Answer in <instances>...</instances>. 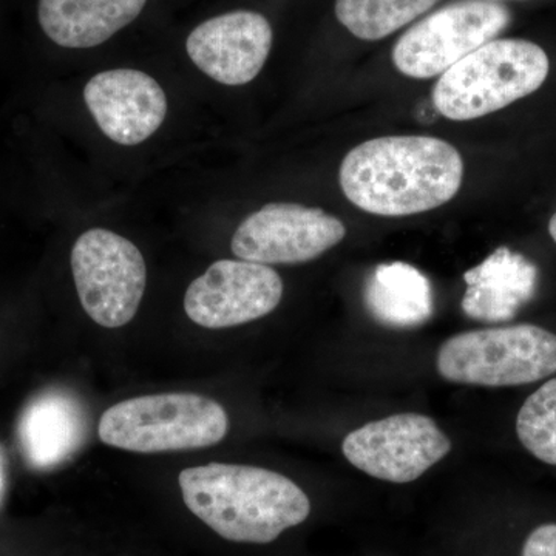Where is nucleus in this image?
<instances>
[{
	"instance_id": "13",
	"label": "nucleus",
	"mask_w": 556,
	"mask_h": 556,
	"mask_svg": "<svg viewBox=\"0 0 556 556\" xmlns=\"http://www.w3.org/2000/svg\"><path fill=\"white\" fill-rule=\"evenodd\" d=\"M89 419L83 404L64 390H47L22 412L17 439L25 463L39 471L72 459L86 442Z\"/></svg>"
},
{
	"instance_id": "19",
	"label": "nucleus",
	"mask_w": 556,
	"mask_h": 556,
	"mask_svg": "<svg viewBox=\"0 0 556 556\" xmlns=\"http://www.w3.org/2000/svg\"><path fill=\"white\" fill-rule=\"evenodd\" d=\"M522 556H556V525L538 527L526 540Z\"/></svg>"
},
{
	"instance_id": "4",
	"label": "nucleus",
	"mask_w": 556,
	"mask_h": 556,
	"mask_svg": "<svg viewBox=\"0 0 556 556\" xmlns=\"http://www.w3.org/2000/svg\"><path fill=\"white\" fill-rule=\"evenodd\" d=\"M229 419L212 399L190 393L127 399L105 409L98 434L110 447L135 453L212 447L225 439Z\"/></svg>"
},
{
	"instance_id": "12",
	"label": "nucleus",
	"mask_w": 556,
	"mask_h": 556,
	"mask_svg": "<svg viewBox=\"0 0 556 556\" xmlns=\"http://www.w3.org/2000/svg\"><path fill=\"white\" fill-rule=\"evenodd\" d=\"M84 100L102 134L121 146L141 144L167 115L166 93L139 70L98 73L87 83Z\"/></svg>"
},
{
	"instance_id": "16",
	"label": "nucleus",
	"mask_w": 556,
	"mask_h": 556,
	"mask_svg": "<svg viewBox=\"0 0 556 556\" xmlns=\"http://www.w3.org/2000/svg\"><path fill=\"white\" fill-rule=\"evenodd\" d=\"M364 299L368 313L383 327L416 328L433 316L430 280L408 263L376 266L365 285Z\"/></svg>"
},
{
	"instance_id": "8",
	"label": "nucleus",
	"mask_w": 556,
	"mask_h": 556,
	"mask_svg": "<svg viewBox=\"0 0 556 556\" xmlns=\"http://www.w3.org/2000/svg\"><path fill=\"white\" fill-rule=\"evenodd\" d=\"M342 450L369 477L407 484L444 459L452 442L431 417L405 413L365 424L348 434Z\"/></svg>"
},
{
	"instance_id": "22",
	"label": "nucleus",
	"mask_w": 556,
	"mask_h": 556,
	"mask_svg": "<svg viewBox=\"0 0 556 556\" xmlns=\"http://www.w3.org/2000/svg\"><path fill=\"white\" fill-rule=\"evenodd\" d=\"M492 2H504V0H492Z\"/></svg>"
},
{
	"instance_id": "9",
	"label": "nucleus",
	"mask_w": 556,
	"mask_h": 556,
	"mask_svg": "<svg viewBox=\"0 0 556 556\" xmlns=\"http://www.w3.org/2000/svg\"><path fill=\"white\" fill-rule=\"evenodd\" d=\"M339 218L318 207L273 203L249 215L232 237L237 257L260 265H300L345 239Z\"/></svg>"
},
{
	"instance_id": "11",
	"label": "nucleus",
	"mask_w": 556,
	"mask_h": 556,
	"mask_svg": "<svg viewBox=\"0 0 556 556\" xmlns=\"http://www.w3.org/2000/svg\"><path fill=\"white\" fill-rule=\"evenodd\" d=\"M273 40V27L263 14L229 11L197 25L186 40V51L208 78L244 86L265 67Z\"/></svg>"
},
{
	"instance_id": "6",
	"label": "nucleus",
	"mask_w": 556,
	"mask_h": 556,
	"mask_svg": "<svg viewBox=\"0 0 556 556\" xmlns=\"http://www.w3.org/2000/svg\"><path fill=\"white\" fill-rule=\"evenodd\" d=\"M511 22L510 10L492 0H456L417 22L393 49L394 67L415 79L444 75L448 68L496 39Z\"/></svg>"
},
{
	"instance_id": "20",
	"label": "nucleus",
	"mask_w": 556,
	"mask_h": 556,
	"mask_svg": "<svg viewBox=\"0 0 556 556\" xmlns=\"http://www.w3.org/2000/svg\"><path fill=\"white\" fill-rule=\"evenodd\" d=\"M7 495V459L3 450L0 447V507Z\"/></svg>"
},
{
	"instance_id": "17",
	"label": "nucleus",
	"mask_w": 556,
	"mask_h": 556,
	"mask_svg": "<svg viewBox=\"0 0 556 556\" xmlns=\"http://www.w3.org/2000/svg\"><path fill=\"white\" fill-rule=\"evenodd\" d=\"M441 0H338L336 17L351 35L379 40L412 24Z\"/></svg>"
},
{
	"instance_id": "21",
	"label": "nucleus",
	"mask_w": 556,
	"mask_h": 556,
	"mask_svg": "<svg viewBox=\"0 0 556 556\" xmlns=\"http://www.w3.org/2000/svg\"><path fill=\"white\" fill-rule=\"evenodd\" d=\"M548 233H551L552 239H554L556 243V212L554 217L551 218V222H548Z\"/></svg>"
},
{
	"instance_id": "18",
	"label": "nucleus",
	"mask_w": 556,
	"mask_h": 556,
	"mask_svg": "<svg viewBox=\"0 0 556 556\" xmlns=\"http://www.w3.org/2000/svg\"><path fill=\"white\" fill-rule=\"evenodd\" d=\"M517 433L527 452L556 466V378L527 399L518 413Z\"/></svg>"
},
{
	"instance_id": "14",
	"label": "nucleus",
	"mask_w": 556,
	"mask_h": 556,
	"mask_svg": "<svg viewBox=\"0 0 556 556\" xmlns=\"http://www.w3.org/2000/svg\"><path fill=\"white\" fill-rule=\"evenodd\" d=\"M464 313L473 320L500 324L517 317L535 295L538 268L525 255L501 247L464 274Z\"/></svg>"
},
{
	"instance_id": "7",
	"label": "nucleus",
	"mask_w": 556,
	"mask_h": 556,
	"mask_svg": "<svg viewBox=\"0 0 556 556\" xmlns=\"http://www.w3.org/2000/svg\"><path fill=\"white\" fill-rule=\"evenodd\" d=\"M80 305L104 328H121L137 316L148 283L144 257L131 241L108 229H90L72 249Z\"/></svg>"
},
{
	"instance_id": "10",
	"label": "nucleus",
	"mask_w": 556,
	"mask_h": 556,
	"mask_svg": "<svg viewBox=\"0 0 556 556\" xmlns=\"http://www.w3.org/2000/svg\"><path fill=\"white\" fill-rule=\"evenodd\" d=\"M283 298V281L266 265L218 260L186 291L185 309L200 327H239L268 316Z\"/></svg>"
},
{
	"instance_id": "5",
	"label": "nucleus",
	"mask_w": 556,
	"mask_h": 556,
	"mask_svg": "<svg viewBox=\"0 0 556 556\" xmlns=\"http://www.w3.org/2000/svg\"><path fill=\"white\" fill-rule=\"evenodd\" d=\"M437 365L448 382L527 386L555 375L556 336L535 325L460 332L441 346Z\"/></svg>"
},
{
	"instance_id": "1",
	"label": "nucleus",
	"mask_w": 556,
	"mask_h": 556,
	"mask_svg": "<svg viewBox=\"0 0 556 556\" xmlns=\"http://www.w3.org/2000/svg\"><path fill=\"white\" fill-rule=\"evenodd\" d=\"M464 161L444 139L404 135L369 139L351 150L339 181L354 206L382 217H407L455 199Z\"/></svg>"
},
{
	"instance_id": "2",
	"label": "nucleus",
	"mask_w": 556,
	"mask_h": 556,
	"mask_svg": "<svg viewBox=\"0 0 556 556\" xmlns=\"http://www.w3.org/2000/svg\"><path fill=\"white\" fill-rule=\"evenodd\" d=\"M178 482L189 510L233 543H273L311 514L306 493L266 468L212 463L186 468Z\"/></svg>"
},
{
	"instance_id": "15",
	"label": "nucleus",
	"mask_w": 556,
	"mask_h": 556,
	"mask_svg": "<svg viewBox=\"0 0 556 556\" xmlns=\"http://www.w3.org/2000/svg\"><path fill=\"white\" fill-rule=\"evenodd\" d=\"M148 0H39L42 31L64 49H93L137 20Z\"/></svg>"
},
{
	"instance_id": "3",
	"label": "nucleus",
	"mask_w": 556,
	"mask_h": 556,
	"mask_svg": "<svg viewBox=\"0 0 556 556\" xmlns=\"http://www.w3.org/2000/svg\"><path fill=\"white\" fill-rule=\"evenodd\" d=\"M546 51L525 39H493L441 75L433 104L452 121L482 118L507 108L546 83Z\"/></svg>"
}]
</instances>
